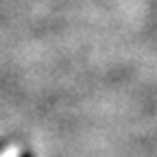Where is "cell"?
Here are the masks:
<instances>
[{
	"mask_svg": "<svg viewBox=\"0 0 157 157\" xmlns=\"http://www.w3.org/2000/svg\"><path fill=\"white\" fill-rule=\"evenodd\" d=\"M20 157H33V155L31 153H24V155H20Z\"/></svg>",
	"mask_w": 157,
	"mask_h": 157,
	"instance_id": "6da1fadb",
	"label": "cell"
}]
</instances>
